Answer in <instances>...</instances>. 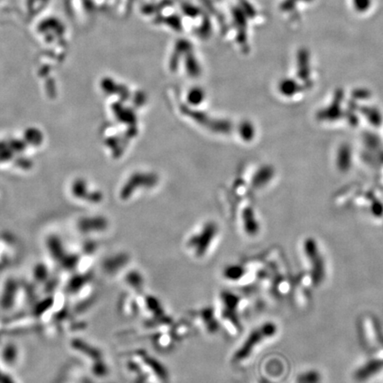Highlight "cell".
Here are the masks:
<instances>
[{
    "label": "cell",
    "instance_id": "cell-1",
    "mask_svg": "<svg viewBox=\"0 0 383 383\" xmlns=\"http://www.w3.org/2000/svg\"><path fill=\"white\" fill-rule=\"evenodd\" d=\"M307 254L308 257L311 261V265L313 266V280L316 283L320 282L322 279L324 278V265L320 257L318 258L317 255V250L314 246H310L307 248Z\"/></svg>",
    "mask_w": 383,
    "mask_h": 383
},
{
    "label": "cell",
    "instance_id": "cell-3",
    "mask_svg": "<svg viewBox=\"0 0 383 383\" xmlns=\"http://www.w3.org/2000/svg\"><path fill=\"white\" fill-rule=\"evenodd\" d=\"M319 381V374L315 371L304 372L299 376L298 383H318Z\"/></svg>",
    "mask_w": 383,
    "mask_h": 383
},
{
    "label": "cell",
    "instance_id": "cell-2",
    "mask_svg": "<svg viewBox=\"0 0 383 383\" xmlns=\"http://www.w3.org/2000/svg\"><path fill=\"white\" fill-rule=\"evenodd\" d=\"M372 0H351L353 8L357 13H365L372 7Z\"/></svg>",
    "mask_w": 383,
    "mask_h": 383
}]
</instances>
